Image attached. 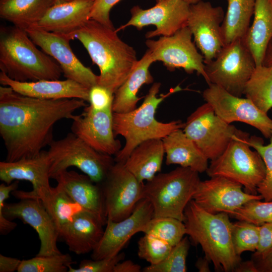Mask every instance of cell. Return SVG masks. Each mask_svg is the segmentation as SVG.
<instances>
[{
	"label": "cell",
	"mask_w": 272,
	"mask_h": 272,
	"mask_svg": "<svg viewBox=\"0 0 272 272\" xmlns=\"http://www.w3.org/2000/svg\"><path fill=\"white\" fill-rule=\"evenodd\" d=\"M77 98L43 99L24 96L10 86L0 87V134L6 161L38 155L53 140L54 124L72 119L77 110L87 106Z\"/></svg>",
	"instance_id": "1"
},
{
	"label": "cell",
	"mask_w": 272,
	"mask_h": 272,
	"mask_svg": "<svg viewBox=\"0 0 272 272\" xmlns=\"http://www.w3.org/2000/svg\"><path fill=\"white\" fill-rule=\"evenodd\" d=\"M68 38L77 39L83 44L99 69L98 84L114 94L138 60L136 51L118 37L115 29L93 20H89Z\"/></svg>",
	"instance_id": "2"
},
{
	"label": "cell",
	"mask_w": 272,
	"mask_h": 272,
	"mask_svg": "<svg viewBox=\"0 0 272 272\" xmlns=\"http://www.w3.org/2000/svg\"><path fill=\"white\" fill-rule=\"evenodd\" d=\"M186 234L195 244H199L205 256L217 271H234L241 261L232 241L233 223L225 212L210 213L192 199L184 212Z\"/></svg>",
	"instance_id": "3"
},
{
	"label": "cell",
	"mask_w": 272,
	"mask_h": 272,
	"mask_svg": "<svg viewBox=\"0 0 272 272\" xmlns=\"http://www.w3.org/2000/svg\"><path fill=\"white\" fill-rule=\"evenodd\" d=\"M0 69L12 80H59L62 72L54 59L37 48L27 32L16 26L0 29Z\"/></svg>",
	"instance_id": "4"
},
{
	"label": "cell",
	"mask_w": 272,
	"mask_h": 272,
	"mask_svg": "<svg viewBox=\"0 0 272 272\" xmlns=\"http://www.w3.org/2000/svg\"><path fill=\"white\" fill-rule=\"evenodd\" d=\"M160 87V83H153L138 108L125 113L113 112L114 134L122 136L125 140L123 148L115 155V162L124 163L133 149L145 141L163 139L173 131L183 128L184 123L180 120L162 122L155 118L159 104L171 94L182 90L177 86L158 97Z\"/></svg>",
	"instance_id": "5"
},
{
	"label": "cell",
	"mask_w": 272,
	"mask_h": 272,
	"mask_svg": "<svg viewBox=\"0 0 272 272\" xmlns=\"http://www.w3.org/2000/svg\"><path fill=\"white\" fill-rule=\"evenodd\" d=\"M198 173L180 166L159 173L144 184V198L151 203L154 217H172L183 222L184 210L200 181Z\"/></svg>",
	"instance_id": "6"
},
{
	"label": "cell",
	"mask_w": 272,
	"mask_h": 272,
	"mask_svg": "<svg viewBox=\"0 0 272 272\" xmlns=\"http://www.w3.org/2000/svg\"><path fill=\"white\" fill-rule=\"evenodd\" d=\"M249 134L242 130L232 139L225 151L212 160L206 171L209 176H222L242 185L244 191L258 194L257 187L266 175L263 159L250 149Z\"/></svg>",
	"instance_id": "7"
},
{
	"label": "cell",
	"mask_w": 272,
	"mask_h": 272,
	"mask_svg": "<svg viewBox=\"0 0 272 272\" xmlns=\"http://www.w3.org/2000/svg\"><path fill=\"white\" fill-rule=\"evenodd\" d=\"M48 146L52 179L74 166L100 184L115 163L111 156L96 151L72 132L60 140H53Z\"/></svg>",
	"instance_id": "8"
},
{
	"label": "cell",
	"mask_w": 272,
	"mask_h": 272,
	"mask_svg": "<svg viewBox=\"0 0 272 272\" xmlns=\"http://www.w3.org/2000/svg\"><path fill=\"white\" fill-rule=\"evenodd\" d=\"M256 66L243 39L236 40L224 45L214 59L205 64L208 84L216 85L241 97Z\"/></svg>",
	"instance_id": "9"
},
{
	"label": "cell",
	"mask_w": 272,
	"mask_h": 272,
	"mask_svg": "<svg viewBox=\"0 0 272 272\" xmlns=\"http://www.w3.org/2000/svg\"><path fill=\"white\" fill-rule=\"evenodd\" d=\"M19 181L10 184L0 185V218L4 215L8 219H19L31 226L37 232L40 241L36 255L49 256L61 253L57 246L59 237L58 230L41 201L35 198H22L12 203H5L10 194L17 190Z\"/></svg>",
	"instance_id": "10"
},
{
	"label": "cell",
	"mask_w": 272,
	"mask_h": 272,
	"mask_svg": "<svg viewBox=\"0 0 272 272\" xmlns=\"http://www.w3.org/2000/svg\"><path fill=\"white\" fill-rule=\"evenodd\" d=\"M183 130L212 161L225 151L240 130L222 120L216 114L211 105L206 102L187 117Z\"/></svg>",
	"instance_id": "11"
},
{
	"label": "cell",
	"mask_w": 272,
	"mask_h": 272,
	"mask_svg": "<svg viewBox=\"0 0 272 272\" xmlns=\"http://www.w3.org/2000/svg\"><path fill=\"white\" fill-rule=\"evenodd\" d=\"M192 36L186 26L171 36H160L157 40L147 39L146 44L155 62H162L170 71L182 69L189 74L196 72L208 84L203 57L197 51Z\"/></svg>",
	"instance_id": "12"
},
{
	"label": "cell",
	"mask_w": 272,
	"mask_h": 272,
	"mask_svg": "<svg viewBox=\"0 0 272 272\" xmlns=\"http://www.w3.org/2000/svg\"><path fill=\"white\" fill-rule=\"evenodd\" d=\"M100 184L107 219L115 222L128 217L144 198V183L130 173L123 163L115 162Z\"/></svg>",
	"instance_id": "13"
},
{
	"label": "cell",
	"mask_w": 272,
	"mask_h": 272,
	"mask_svg": "<svg viewBox=\"0 0 272 272\" xmlns=\"http://www.w3.org/2000/svg\"><path fill=\"white\" fill-rule=\"evenodd\" d=\"M189 8L184 0H161L147 9L135 6L130 10V19L115 31L117 32L129 26L141 30L153 25L156 29L146 33L147 39L171 36L187 26Z\"/></svg>",
	"instance_id": "14"
},
{
	"label": "cell",
	"mask_w": 272,
	"mask_h": 272,
	"mask_svg": "<svg viewBox=\"0 0 272 272\" xmlns=\"http://www.w3.org/2000/svg\"><path fill=\"white\" fill-rule=\"evenodd\" d=\"M202 96L226 122H242L259 130L266 138L271 137L272 119L250 99L234 96L213 84L204 90Z\"/></svg>",
	"instance_id": "15"
},
{
	"label": "cell",
	"mask_w": 272,
	"mask_h": 272,
	"mask_svg": "<svg viewBox=\"0 0 272 272\" xmlns=\"http://www.w3.org/2000/svg\"><path fill=\"white\" fill-rule=\"evenodd\" d=\"M34 42L59 65L64 77L90 89L98 84V76L85 66L73 52L64 35L33 28L26 31Z\"/></svg>",
	"instance_id": "16"
},
{
	"label": "cell",
	"mask_w": 272,
	"mask_h": 272,
	"mask_svg": "<svg viewBox=\"0 0 272 272\" xmlns=\"http://www.w3.org/2000/svg\"><path fill=\"white\" fill-rule=\"evenodd\" d=\"M224 16L222 7H214L209 2L202 1L190 5L187 26L205 64L214 59L224 46L221 35Z\"/></svg>",
	"instance_id": "17"
},
{
	"label": "cell",
	"mask_w": 272,
	"mask_h": 272,
	"mask_svg": "<svg viewBox=\"0 0 272 272\" xmlns=\"http://www.w3.org/2000/svg\"><path fill=\"white\" fill-rule=\"evenodd\" d=\"M240 183L222 176L211 177L200 181L192 199L201 208L212 214L229 213L240 208L248 201L263 197L251 194L242 189Z\"/></svg>",
	"instance_id": "18"
},
{
	"label": "cell",
	"mask_w": 272,
	"mask_h": 272,
	"mask_svg": "<svg viewBox=\"0 0 272 272\" xmlns=\"http://www.w3.org/2000/svg\"><path fill=\"white\" fill-rule=\"evenodd\" d=\"M153 217V207L144 198L128 217L118 222L108 219L103 236L92 252L91 259H103L120 253L130 239Z\"/></svg>",
	"instance_id": "19"
},
{
	"label": "cell",
	"mask_w": 272,
	"mask_h": 272,
	"mask_svg": "<svg viewBox=\"0 0 272 272\" xmlns=\"http://www.w3.org/2000/svg\"><path fill=\"white\" fill-rule=\"evenodd\" d=\"M112 107L96 111L87 106L81 114L74 115L71 126L72 132L91 147L110 156L121 149L120 141L115 138Z\"/></svg>",
	"instance_id": "20"
},
{
	"label": "cell",
	"mask_w": 272,
	"mask_h": 272,
	"mask_svg": "<svg viewBox=\"0 0 272 272\" xmlns=\"http://www.w3.org/2000/svg\"><path fill=\"white\" fill-rule=\"evenodd\" d=\"M50 160L47 151L42 150L37 156L9 162H0V179L7 184L16 180L30 182L33 190L29 192L14 190L16 197L38 198L52 188L49 183Z\"/></svg>",
	"instance_id": "21"
},
{
	"label": "cell",
	"mask_w": 272,
	"mask_h": 272,
	"mask_svg": "<svg viewBox=\"0 0 272 272\" xmlns=\"http://www.w3.org/2000/svg\"><path fill=\"white\" fill-rule=\"evenodd\" d=\"M55 179L57 185L75 202L106 225L107 217L105 199L100 184L93 182L88 175L73 170L62 171Z\"/></svg>",
	"instance_id": "22"
},
{
	"label": "cell",
	"mask_w": 272,
	"mask_h": 272,
	"mask_svg": "<svg viewBox=\"0 0 272 272\" xmlns=\"http://www.w3.org/2000/svg\"><path fill=\"white\" fill-rule=\"evenodd\" d=\"M0 83L21 95L43 99L77 98L89 102L90 89L72 80L20 82L0 73Z\"/></svg>",
	"instance_id": "23"
},
{
	"label": "cell",
	"mask_w": 272,
	"mask_h": 272,
	"mask_svg": "<svg viewBox=\"0 0 272 272\" xmlns=\"http://www.w3.org/2000/svg\"><path fill=\"white\" fill-rule=\"evenodd\" d=\"M94 1L75 0L54 4L34 28L68 37L90 20Z\"/></svg>",
	"instance_id": "24"
},
{
	"label": "cell",
	"mask_w": 272,
	"mask_h": 272,
	"mask_svg": "<svg viewBox=\"0 0 272 272\" xmlns=\"http://www.w3.org/2000/svg\"><path fill=\"white\" fill-rule=\"evenodd\" d=\"M103 226L93 215L83 211L60 230L59 237L70 251L77 255L86 254L92 252L101 240Z\"/></svg>",
	"instance_id": "25"
},
{
	"label": "cell",
	"mask_w": 272,
	"mask_h": 272,
	"mask_svg": "<svg viewBox=\"0 0 272 272\" xmlns=\"http://www.w3.org/2000/svg\"><path fill=\"white\" fill-rule=\"evenodd\" d=\"M166 164H178L198 173L208 168V159L182 128L176 129L162 139Z\"/></svg>",
	"instance_id": "26"
},
{
	"label": "cell",
	"mask_w": 272,
	"mask_h": 272,
	"mask_svg": "<svg viewBox=\"0 0 272 272\" xmlns=\"http://www.w3.org/2000/svg\"><path fill=\"white\" fill-rule=\"evenodd\" d=\"M155 62L148 49L143 57L138 60L129 75L114 93L112 111L115 113H125L137 108L138 101L142 97H138V93L145 84H150L154 78L149 70Z\"/></svg>",
	"instance_id": "27"
},
{
	"label": "cell",
	"mask_w": 272,
	"mask_h": 272,
	"mask_svg": "<svg viewBox=\"0 0 272 272\" xmlns=\"http://www.w3.org/2000/svg\"><path fill=\"white\" fill-rule=\"evenodd\" d=\"M254 19L243 41L256 66L262 65L266 50L272 40V0H255Z\"/></svg>",
	"instance_id": "28"
},
{
	"label": "cell",
	"mask_w": 272,
	"mask_h": 272,
	"mask_svg": "<svg viewBox=\"0 0 272 272\" xmlns=\"http://www.w3.org/2000/svg\"><path fill=\"white\" fill-rule=\"evenodd\" d=\"M165 154L162 139L148 140L133 149L124 164L140 182L148 181L161 171Z\"/></svg>",
	"instance_id": "29"
},
{
	"label": "cell",
	"mask_w": 272,
	"mask_h": 272,
	"mask_svg": "<svg viewBox=\"0 0 272 272\" xmlns=\"http://www.w3.org/2000/svg\"><path fill=\"white\" fill-rule=\"evenodd\" d=\"M54 0H0V17L26 31L36 26Z\"/></svg>",
	"instance_id": "30"
},
{
	"label": "cell",
	"mask_w": 272,
	"mask_h": 272,
	"mask_svg": "<svg viewBox=\"0 0 272 272\" xmlns=\"http://www.w3.org/2000/svg\"><path fill=\"white\" fill-rule=\"evenodd\" d=\"M227 10L221 25L224 45L243 39L254 14L255 0H227Z\"/></svg>",
	"instance_id": "31"
},
{
	"label": "cell",
	"mask_w": 272,
	"mask_h": 272,
	"mask_svg": "<svg viewBox=\"0 0 272 272\" xmlns=\"http://www.w3.org/2000/svg\"><path fill=\"white\" fill-rule=\"evenodd\" d=\"M37 199L40 200L55 224L60 230L72 221L78 213L85 211L58 185Z\"/></svg>",
	"instance_id": "32"
},
{
	"label": "cell",
	"mask_w": 272,
	"mask_h": 272,
	"mask_svg": "<svg viewBox=\"0 0 272 272\" xmlns=\"http://www.w3.org/2000/svg\"><path fill=\"white\" fill-rule=\"evenodd\" d=\"M244 94L267 113L272 108V66H256L245 86Z\"/></svg>",
	"instance_id": "33"
},
{
	"label": "cell",
	"mask_w": 272,
	"mask_h": 272,
	"mask_svg": "<svg viewBox=\"0 0 272 272\" xmlns=\"http://www.w3.org/2000/svg\"><path fill=\"white\" fill-rule=\"evenodd\" d=\"M141 232L153 234L172 246L177 244L186 234L183 221L168 217H154L144 226Z\"/></svg>",
	"instance_id": "34"
},
{
	"label": "cell",
	"mask_w": 272,
	"mask_h": 272,
	"mask_svg": "<svg viewBox=\"0 0 272 272\" xmlns=\"http://www.w3.org/2000/svg\"><path fill=\"white\" fill-rule=\"evenodd\" d=\"M74 262L67 253L37 256L21 260L18 272H66Z\"/></svg>",
	"instance_id": "35"
},
{
	"label": "cell",
	"mask_w": 272,
	"mask_h": 272,
	"mask_svg": "<svg viewBox=\"0 0 272 272\" xmlns=\"http://www.w3.org/2000/svg\"><path fill=\"white\" fill-rule=\"evenodd\" d=\"M190 243L187 237L173 246L168 255L160 262L150 264L143 269L144 272H185L186 260Z\"/></svg>",
	"instance_id": "36"
},
{
	"label": "cell",
	"mask_w": 272,
	"mask_h": 272,
	"mask_svg": "<svg viewBox=\"0 0 272 272\" xmlns=\"http://www.w3.org/2000/svg\"><path fill=\"white\" fill-rule=\"evenodd\" d=\"M232 241L236 253L240 256L244 251H255L259 242V225L244 221L233 223Z\"/></svg>",
	"instance_id": "37"
},
{
	"label": "cell",
	"mask_w": 272,
	"mask_h": 272,
	"mask_svg": "<svg viewBox=\"0 0 272 272\" xmlns=\"http://www.w3.org/2000/svg\"><path fill=\"white\" fill-rule=\"evenodd\" d=\"M231 218L260 225L272 222V200H250L228 214Z\"/></svg>",
	"instance_id": "38"
},
{
	"label": "cell",
	"mask_w": 272,
	"mask_h": 272,
	"mask_svg": "<svg viewBox=\"0 0 272 272\" xmlns=\"http://www.w3.org/2000/svg\"><path fill=\"white\" fill-rule=\"evenodd\" d=\"M272 133V131H271ZM250 147L254 148L260 155L266 167V175L262 182L257 187L258 194L264 201L272 200V135L270 143L264 145L263 140L256 136L249 137L248 141Z\"/></svg>",
	"instance_id": "39"
},
{
	"label": "cell",
	"mask_w": 272,
	"mask_h": 272,
	"mask_svg": "<svg viewBox=\"0 0 272 272\" xmlns=\"http://www.w3.org/2000/svg\"><path fill=\"white\" fill-rule=\"evenodd\" d=\"M173 246L151 234H145L138 241L139 257L146 260L150 264L162 261L171 251Z\"/></svg>",
	"instance_id": "40"
},
{
	"label": "cell",
	"mask_w": 272,
	"mask_h": 272,
	"mask_svg": "<svg viewBox=\"0 0 272 272\" xmlns=\"http://www.w3.org/2000/svg\"><path fill=\"white\" fill-rule=\"evenodd\" d=\"M125 254L120 252L112 257L100 259H84L81 261L79 267L69 266L67 272H113L116 265L123 260Z\"/></svg>",
	"instance_id": "41"
},
{
	"label": "cell",
	"mask_w": 272,
	"mask_h": 272,
	"mask_svg": "<svg viewBox=\"0 0 272 272\" xmlns=\"http://www.w3.org/2000/svg\"><path fill=\"white\" fill-rule=\"evenodd\" d=\"M114 94L106 88L97 84L90 89V106L94 110L101 111L112 106Z\"/></svg>",
	"instance_id": "42"
},
{
	"label": "cell",
	"mask_w": 272,
	"mask_h": 272,
	"mask_svg": "<svg viewBox=\"0 0 272 272\" xmlns=\"http://www.w3.org/2000/svg\"><path fill=\"white\" fill-rule=\"evenodd\" d=\"M121 0H94L90 19L95 20L109 28L114 29L110 19L112 8Z\"/></svg>",
	"instance_id": "43"
},
{
	"label": "cell",
	"mask_w": 272,
	"mask_h": 272,
	"mask_svg": "<svg viewBox=\"0 0 272 272\" xmlns=\"http://www.w3.org/2000/svg\"><path fill=\"white\" fill-rule=\"evenodd\" d=\"M272 248V222L259 225V242L255 254H261Z\"/></svg>",
	"instance_id": "44"
},
{
	"label": "cell",
	"mask_w": 272,
	"mask_h": 272,
	"mask_svg": "<svg viewBox=\"0 0 272 272\" xmlns=\"http://www.w3.org/2000/svg\"><path fill=\"white\" fill-rule=\"evenodd\" d=\"M253 258L258 272H272V248L261 254H254Z\"/></svg>",
	"instance_id": "45"
},
{
	"label": "cell",
	"mask_w": 272,
	"mask_h": 272,
	"mask_svg": "<svg viewBox=\"0 0 272 272\" xmlns=\"http://www.w3.org/2000/svg\"><path fill=\"white\" fill-rule=\"evenodd\" d=\"M21 260L0 254V272H14L17 270Z\"/></svg>",
	"instance_id": "46"
},
{
	"label": "cell",
	"mask_w": 272,
	"mask_h": 272,
	"mask_svg": "<svg viewBox=\"0 0 272 272\" xmlns=\"http://www.w3.org/2000/svg\"><path fill=\"white\" fill-rule=\"evenodd\" d=\"M141 266L134 263L131 260H122L118 262L114 267L113 272H140Z\"/></svg>",
	"instance_id": "47"
},
{
	"label": "cell",
	"mask_w": 272,
	"mask_h": 272,
	"mask_svg": "<svg viewBox=\"0 0 272 272\" xmlns=\"http://www.w3.org/2000/svg\"><path fill=\"white\" fill-rule=\"evenodd\" d=\"M234 271L237 272H258L254 261L252 260L241 261L236 267Z\"/></svg>",
	"instance_id": "48"
},
{
	"label": "cell",
	"mask_w": 272,
	"mask_h": 272,
	"mask_svg": "<svg viewBox=\"0 0 272 272\" xmlns=\"http://www.w3.org/2000/svg\"><path fill=\"white\" fill-rule=\"evenodd\" d=\"M211 261L206 257L199 258L195 263V267L200 272L210 271L209 263Z\"/></svg>",
	"instance_id": "49"
},
{
	"label": "cell",
	"mask_w": 272,
	"mask_h": 272,
	"mask_svg": "<svg viewBox=\"0 0 272 272\" xmlns=\"http://www.w3.org/2000/svg\"><path fill=\"white\" fill-rule=\"evenodd\" d=\"M262 65L272 66V40L269 42L264 56Z\"/></svg>",
	"instance_id": "50"
},
{
	"label": "cell",
	"mask_w": 272,
	"mask_h": 272,
	"mask_svg": "<svg viewBox=\"0 0 272 272\" xmlns=\"http://www.w3.org/2000/svg\"><path fill=\"white\" fill-rule=\"evenodd\" d=\"M156 2H158L161 0H155ZM186 3H187L189 5H191L193 4H196L199 2L204 1V0H184Z\"/></svg>",
	"instance_id": "51"
},
{
	"label": "cell",
	"mask_w": 272,
	"mask_h": 272,
	"mask_svg": "<svg viewBox=\"0 0 272 272\" xmlns=\"http://www.w3.org/2000/svg\"><path fill=\"white\" fill-rule=\"evenodd\" d=\"M75 0H54L55 4L69 2Z\"/></svg>",
	"instance_id": "52"
}]
</instances>
